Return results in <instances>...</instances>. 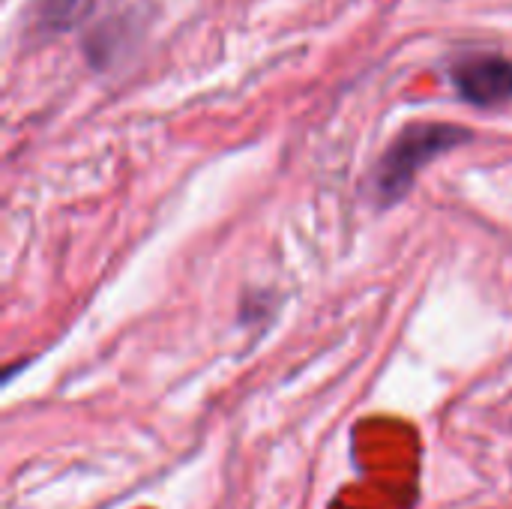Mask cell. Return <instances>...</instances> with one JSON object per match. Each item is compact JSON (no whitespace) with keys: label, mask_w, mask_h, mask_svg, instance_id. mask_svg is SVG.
<instances>
[{"label":"cell","mask_w":512,"mask_h":509,"mask_svg":"<svg viewBox=\"0 0 512 509\" xmlns=\"http://www.w3.org/2000/svg\"><path fill=\"white\" fill-rule=\"evenodd\" d=\"M453 84L465 102L477 108H498L512 99V60L501 54L462 57L453 66Z\"/></svg>","instance_id":"2"},{"label":"cell","mask_w":512,"mask_h":509,"mask_svg":"<svg viewBox=\"0 0 512 509\" xmlns=\"http://www.w3.org/2000/svg\"><path fill=\"white\" fill-rule=\"evenodd\" d=\"M96 0H39L33 9V30L39 36H57L81 27Z\"/></svg>","instance_id":"3"},{"label":"cell","mask_w":512,"mask_h":509,"mask_svg":"<svg viewBox=\"0 0 512 509\" xmlns=\"http://www.w3.org/2000/svg\"><path fill=\"white\" fill-rule=\"evenodd\" d=\"M474 138L471 129L453 126V123H411L399 132V138L387 147V153L378 159L372 177H369V198L378 210H390L399 204L420 168H426L432 159L468 144Z\"/></svg>","instance_id":"1"}]
</instances>
